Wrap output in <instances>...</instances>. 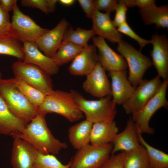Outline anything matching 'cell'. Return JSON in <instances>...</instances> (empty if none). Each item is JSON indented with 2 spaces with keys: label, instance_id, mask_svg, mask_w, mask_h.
<instances>
[{
  "label": "cell",
  "instance_id": "obj_6",
  "mask_svg": "<svg viewBox=\"0 0 168 168\" xmlns=\"http://www.w3.org/2000/svg\"><path fill=\"white\" fill-rule=\"evenodd\" d=\"M12 68L15 77L23 81L46 95L54 91L50 75L40 67L18 60L13 63Z\"/></svg>",
  "mask_w": 168,
  "mask_h": 168
},
{
  "label": "cell",
  "instance_id": "obj_43",
  "mask_svg": "<svg viewBox=\"0 0 168 168\" xmlns=\"http://www.w3.org/2000/svg\"><path fill=\"white\" fill-rule=\"evenodd\" d=\"M2 73L0 72V79L2 78Z\"/></svg>",
  "mask_w": 168,
  "mask_h": 168
},
{
  "label": "cell",
  "instance_id": "obj_37",
  "mask_svg": "<svg viewBox=\"0 0 168 168\" xmlns=\"http://www.w3.org/2000/svg\"><path fill=\"white\" fill-rule=\"evenodd\" d=\"M21 4L23 6L39 9L46 14L49 13L47 0H22Z\"/></svg>",
  "mask_w": 168,
  "mask_h": 168
},
{
  "label": "cell",
  "instance_id": "obj_44",
  "mask_svg": "<svg viewBox=\"0 0 168 168\" xmlns=\"http://www.w3.org/2000/svg\"><path fill=\"white\" fill-rule=\"evenodd\" d=\"M151 168V167H150V168Z\"/></svg>",
  "mask_w": 168,
  "mask_h": 168
},
{
  "label": "cell",
  "instance_id": "obj_29",
  "mask_svg": "<svg viewBox=\"0 0 168 168\" xmlns=\"http://www.w3.org/2000/svg\"><path fill=\"white\" fill-rule=\"evenodd\" d=\"M96 35L92 28L86 30L77 27L74 30L70 26L65 31L62 41L70 42L83 48L88 45L89 40Z\"/></svg>",
  "mask_w": 168,
  "mask_h": 168
},
{
  "label": "cell",
  "instance_id": "obj_10",
  "mask_svg": "<svg viewBox=\"0 0 168 168\" xmlns=\"http://www.w3.org/2000/svg\"><path fill=\"white\" fill-rule=\"evenodd\" d=\"M158 76L150 80L143 79L123 105L126 114H133L140 110L158 91L162 82Z\"/></svg>",
  "mask_w": 168,
  "mask_h": 168
},
{
  "label": "cell",
  "instance_id": "obj_40",
  "mask_svg": "<svg viewBox=\"0 0 168 168\" xmlns=\"http://www.w3.org/2000/svg\"><path fill=\"white\" fill-rule=\"evenodd\" d=\"M16 0H0V5L7 12L13 10L15 5L17 4Z\"/></svg>",
  "mask_w": 168,
  "mask_h": 168
},
{
  "label": "cell",
  "instance_id": "obj_12",
  "mask_svg": "<svg viewBox=\"0 0 168 168\" xmlns=\"http://www.w3.org/2000/svg\"><path fill=\"white\" fill-rule=\"evenodd\" d=\"M86 76L82 85V88L86 92L100 98L111 95V84L105 71L99 62Z\"/></svg>",
  "mask_w": 168,
  "mask_h": 168
},
{
  "label": "cell",
  "instance_id": "obj_35",
  "mask_svg": "<svg viewBox=\"0 0 168 168\" xmlns=\"http://www.w3.org/2000/svg\"><path fill=\"white\" fill-rule=\"evenodd\" d=\"M118 2L119 1L116 0H95L93 2L94 9L110 13L115 11Z\"/></svg>",
  "mask_w": 168,
  "mask_h": 168
},
{
  "label": "cell",
  "instance_id": "obj_22",
  "mask_svg": "<svg viewBox=\"0 0 168 168\" xmlns=\"http://www.w3.org/2000/svg\"><path fill=\"white\" fill-rule=\"evenodd\" d=\"M118 131V128L114 120L93 123L90 142L95 145H105L111 143Z\"/></svg>",
  "mask_w": 168,
  "mask_h": 168
},
{
  "label": "cell",
  "instance_id": "obj_17",
  "mask_svg": "<svg viewBox=\"0 0 168 168\" xmlns=\"http://www.w3.org/2000/svg\"><path fill=\"white\" fill-rule=\"evenodd\" d=\"M91 19L92 28L96 35L113 43H118L122 40V35L114 25L110 19V13H103L94 9Z\"/></svg>",
  "mask_w": 168,
  "mask_h": 168
},
{
  "label": "cell",
  "instance_id": "obj_11",
  "mask_svg": "<svg viewBox=\"0 0 168 168\" xmlns=\"http://www.w3.org/2000/svg\"><path fill=\"white\" fill-rule=\"evenodd\" d=\"M93 44L98 49V61L105 71L109 72L126 70L127 63L120 54L117 53L99 36L92 38Z\"/></svg>",
  "mask_w": 168,
  "mask_h": 168
},
{
  "label": "cell",
  "instance_id": "obj_36",
  "mask_svg": "<svg viewBox=\"0 0 168 168\" xmlns=\"http://www.w3.org/2000/svg\"><path fill=\"white\" fill-rule=\"evenodd\" d=\"M11 30V22L8 12L0 5V37L9 35Z\"/></svg>",
  "mask_w": 168,
  "mask_h": 168
},
{
  "label": "cell",
  "instance_id": "obj_4",
  "mask_svg": "<svg viewBox=\"0 0 168 168\" xmlns=\"http://www.w3.org/2000/svg\"><path fill=\"white\" fill-rule=\"evenodd\" d=\"M39 113L45 114L54 113L61 115L70 122L80 120L83 117L69 91L54 90L46 95L44 101L39 107Z\"/></svg>",
  "mask_w": 168,
  "mask_h": 168
},
{
  "label": "cell",
  "instance_id": "obj_13",
  "mask_svg": "<svg viewBox=\"0 0 168 168\" xmlns=\"http://www.w3.org/2000/svg\"><path fill=\"white\" fill-rule=\"evenodd\" d=\"M69 25L68 21L66 19H62L55 27L51 30H49L34 43L45 55L51 58L59 49L64 34Z\"/></svg>",
  "mask_w": 168,
  "mask_h": 168
},
{
  "label": "cell",
  "instance_id": "obj_2",
  "mask_svg": "<svg viewBox=\"0 0 168 168\" xmlns=\"http://www.w3.org/2000/svg\"><path fill=\"white\" fill-rule=\"evenodd\" d=\"M0 96L11 112L27 124L39 113V107L31 103L8 79H0Z\"/></svg>",
  "mask_w": 168,
  "mask_h": 168
},
{
  "label": "cell",
  "instance_id": "obj_16",
  "mask_svg": "<svg viewBox=\"0 0 168 168\" xmlns=\"http://www.w3.org/2000/svg\"><path fill=\"white\" fill-rule=\"evenodd\" d=\"M98 62L97 48L94 44H88L72 60L68 71L73 76H86L94 69Z\"/></svg>",
  "mask_w": 168,
  "mask_h": 168
},
{
  "label": "cell",
  "instance_id": "obj_38",
  "mask_svg": "<svg viewBox=\"0 0 168 168\" xmlns=\"http://www.w3.org/2000/svg\"><path fill=\"white\" fill-rule=\"evenodd\" d=\"M127 7L137 6L140 9L145 8L156 4L154 0H122Z\"/></svg>",
  "mask_w": 168,
  "mask_h": 168
},
{
  "label": "cell",
  "instance_id": "obj_24",
  "mask_svg": "<svg viewBox=\"0 0 168 168\" xmlns=\"http://www.w3.org/2000/svg\"><path fill=\"white\" fill-rule=\"evenodd\" d=\"M92 125L86 119L69 128L68 139L74 148L78 150L89 144Z\"/></svg>",
  "mask_w": 168,
  "mask_h": 168
},
{
  "label": "cell",
  "instance_id": "obj_7",
  "mask_svg": "<svg viewBox=\"0 0 168 168\" xmlns=\"http://www.w3.org/2000/svg\"><path fill=\"white\" fill-rule=\"evenodd\" d=\"M168 85V79L164 80L160 89L155 95L143 107L137 112L132 114L131 119L137 130L141 134H152L153 128L150 127V119L155 112L161 108H167L168 102L166 95Z\"/></svg>",
  "mask_w": 168,
  "mask_h": 168
},
{
  "label": "cell",
  "instance_id": "obj_32",
  "mask_svg": "<svg viewBox=\"0 0 168 168\" xmlns=\"http://www.w3.org/2000/svg\"><path fill=\"white\" fill-rule=\"evenodd\" d=\"M117 30L121 34L128 35L137 42L140 46L141 49L146 45L150 44V40L142 38L136 33L127 22L118 27Z\"/></svg>",
  "mask_w": 168,
  "mask_h": 168
},
{
  "label": "cell",
  "instance_id": "obj_15",
  "mask_svg": "<svg viewBox=\"0 0 168 168\" xmlns=\"http://www.w3.org/2000/svg\"><path fill=\"white\" fill-rule=\"evenodd\" d=\"M13 138L10 161L12 168H32L39 151L26 141Z\"/></svg>",
  "mask_w": 168,
  "mask_h": 168
},
{
  "label": "cell",
  "instance_id": "obj_3",
  "mask_svg": "<svg viewBox=\"0 0 168 168\" xmlns=\"http://www.w3.org/2000/svg\"><path fill=\"white\" fill-rule=\"evenodd\" d=\"M70 92L78 107L85 115L86 119L93 124L114 120L117 113L116 104L111 95L96 100H88L77 90Z\"/></svg>",
  "mask_w": 168,
  "mask_h": 168
},
{
  "label": "cell",
  "instance_id": "obj_41",
  "mask_svg": "<svg viewBox=\"0 0 168 168\" xmlns=\"http://www.w3.org/2000/svg\"><path fill=\"white\" fill-rule=\"evenodd\" d=\"M57 0H47V9L48 13H51L55 11Z\"/></svg>",
  "mask_w": 168,
  "mask_h": 168
},
{
  "label": "cell",
  "instance_id": "obj_34",
  "mask_svg": "<svg viewBox=\"0 0 168 168\" xmlns=\"http://www.w3.org/2000/svg\"><path fill=\"white\" fill-rule=\"evenodd\" d=\"M125 152L112 154L105 162L100 168H124Z\"/></svg>",
  "mask_w": 168,
  "mask_h": 168
},
{
  "label": "cell",
  "instance_id": "obj_23",
  "mask_svg": "<svg viewBox=\"0 0 168 168\" xmlns=\"http://www.w3.org/2000/svg\"><path fill=\"white\" fill-rule=\"evenodd\" d=\"M139 13L144 24H155L156 29L168 28V6H157L156 4L140 9Z\"/></svg>",
  "mask_w": 168,
  "mask_h": 168
},
{
  "label": "cell",
  "instance_id": "obj_28",
  "mask_svg": "<svg viewBox=\"0 0 168 168\" xmlns=\"http://www.w3.org/2000/svg\"><path fill=\"white\" fill-rule=\"evenodd\" d=\"M8 79L32 104L39 107L43 103L46 96L43 93L20 79Z\"/></svg>",
  "mask_w": 168,
  "mask_h": 168
},
{
  "label": "cell",
  "instance_id": "obj_42",
  "mask_svg": "<svg viewBox=\"0 0 168 168\" xmlns=\"http://www.w3.org/2000/svg\"><path fill=\"white\" fill-rule=\"evenodd\" d=\"M75 1L74 0H59L58 1L61 4L67 6H70L73 5Z\"/></svg>",
  "mask_w": 168,
  "mask_h": 168
},
{
  "label": "cell",
  "instance_id": "obj_33",
  "mask_svg": "<svg viewBox=\"0 0 168 168\" xmlns=\"http://www.w3.org/2000/svg\"><path fill=\"white\" fill-rule=\"evenodd\" d=\"M128 7L121 0H119L115 11V14L113 23L116 27L127 22L126 14Z\"/></svg>",
  "mask_w": 168,
  "mask_h": 168
},
{
  "label": "cell",
  "instance_id": "obj_26",
  "mask_svg": "<svg viewBox=\"0 0 168 168\" xmlns=\"http://www.w3.org/2000/svg\"><path fill=\"white\" fill-rule=\"evenodd\" d=\"M83 49L70 42L62 41L58 50L51 58L59 67L72 61Z\"/></svg>",
  "mask_w": 168,
  "mask_h": 168
},
{
  "label": "cell",
  "instance_id": "obj_25",
  "mask_svg": "<svg viewBox=\"0 0 168 168\" xmlns=\"http://www.w3.org/2000/svg\"><path fill=\"white\" fill-rule=\"evenodd\" d=\"M138 135L140 144L145 149L150 167L168 168V155L150 145L143 138L142 134L138 131Z\"/></svg>",
  "mask_w": 168,
  "mask_h": 168
},
{
  "label": "cell",
  "instance_id": "obj_31",
  "mask_svg": "<svg viewBox=\"0 0 168 168\" xmlns=\"http://www.w3.org/2000/svg\"><path fill=\"white\" fill-rule=\"evenodd\" d=\"M70 161L66 165L61 162L54 155L39 152L32 168H69Z\"/></svg>",
  "mask_w": 168,
  "mask_h": 168
},
{
  "label": "cell",
  "instance_id": "obj_9",
  "mask_svg": "<svg viewBox=\"0 0 168 168\" xmlns=\"http://www.w3.org/2000/svg\"><path fill=\"white\" fill-rule=\"evenodd\" d=\"M111 143L105 145L88 144L77 150L69 168H100L111 154Z\"/></svg>",
  "mask_w": 168,
  "mask_h": 168
},
{
  "label": "cell",
  "instance_id": "obj_18",
  "mask_svg": "<svg viewBox=\"0 0 168 168\" xmlns=\"http://www.w3.org/2000/svg\"><path fill=\"white\" fill-rule=\"evenodd\" d=\"M126 70L109 72L111 80V95L114 102L123 105L130 97L136 87L133 86L127 78Z\"/></svg>",
  "mask_w": 168,
  "mask_h": 168
},
{
  "label": "cell",
  "instance_id": "obj_27",
  "mask_svg": "<svg viewBox=\"0 0 168 168\" xmlns=\"http://www.w3.org/2000/svg\"><path fill=\"white\" fill-rule=\"evenodd\" d=\"M150 167L146 150L142 145L140 144L133 150L125 152L124 168Z\"/></svg>",
  "mask_w": 168,
  "mask_h": 168
},
{
  "label": "cell",
  "instance_id": "obj_19",
  "mask_svg": "<svg viewBox=\"0 0 168 168\" xmlns=\"http://www.w3.org/2000/svg\"><path fill=\"white\" fill-rule=\"evenodd\" d=\"M24 56L22 61L35 65L50 75H55L59 71V67L51 58L42 54L34 43H23Z\"/></svg>",
  "mask_w": 168,
  "mask_h": 168
},
{
  "label": "cell",
  "instance_id": "obj_39",
  "mask_svg": "<svg viewBox=\"0 0 168 168\" xmlns=\"http://www.w3.org/2000/svg\"><path fill=\"white\" fill-rule=\"evenodd\" d=\"M77 1L85 13L86 17L91 19L94 9L93 0H78Z\"/></svg>",
  "mask_w": 168,
  "mask_h": 168
},
{
  "label": "cell",
  "instance_id": "obj_5",
  "mask_svg": "<svg viewBox=\"0 0 168 168\" xmlns=\"http://www.w3.org/2000/svg\"><path fill=\"white\" fill-rule=\"evenodd\" d=\"M117 50L125 59L128 67V81L133 86L136 87L143 80L146 71L152 65V60L122 40L118 43Z\"/></svg>",
  "mask_w": 168,
  "mask_h": 168
},
{
  "label": "cell",
  "instance_id": "obj_20",
  "mask_svg": "<svg viewBox=\"0 0 168 168\" xmlns=\"http://www.w3.org/2000/svg\"><path fill=\"white\" fill-rule=\"evenodd\" d=\"M113 147L111 155L119 151L127 152L133 150L140 145L138 131L131 117L127 120L124 130L115 136L112 141Z\"/></svg>",
  "mask_w": 168,
  "mask_h": 168
},
{
  "label": "cell",
  "instance_id": "obj_21",
  "mask_svg": "<svg viewBox=\"0 0 168 168\" xmlns=\"http://www.w3.org/2000/svg\"><path fill=\"white\" fill-rule=\"evenodd\" d=\"M27 124L11 112L0 96V134L13 137L19 134Z\"/></svg>",
  "mask_w": 168,
  "mask_h": 168
},
{
  "label": "cell",
  "instance_id": "obj_1",
  "mask_svg": "<svg viewBox=\"0 0 168 168\" xmlns=\"http://www.w3.org/2000/svg\"><path fill=\"white\" fill-rule=\"evenodd\" d=\"M45 115L39 113L20 133L15 137L26 141L42 154H57L62 150L66 148L68 145L52 135L47 126Z\"/></svg>",
  "mask_w": 168,
  "mask_h": 168
},
{
  "label": "cell",
  "instance_id": "obj_8",
  "mask_svg": "<svg viewBox=\"0 0 168 168\" xmlns=\"http://www.w3.org/2000/svg\"><path fill=\"white\" fill-rule=\"evenodd\" d=\"M9 35L23 43H34L49 30L37 25L29 16L22 12L16 4L13 9Z\"/></svg>",
  "mask_w": 168,
  "mask_h": 168
},
{
  "label": "cell",
  "instance_id": "obj_14",
  "mask_svg": "<svg viewBox=\"0 0 168 168\" xmlns=\"http://www.w3.org/2000/svg\"><path fill=\"white\" fill-rule=\"evenodd\" d=\"M153 49L150 55L152 65L156 70L158 75L164 80L168 79V40L164 34L152 35L150 40Z\"/></svg>",
  "mask_w": 168,
  "mask_h": 168
},
{
  "label": "cell",
  "instance_id": "obj_30",
  "mask_svg": "<svg viewBox=\"0 0 168 168\" xmlns=\"http://www.w3.org/2000/svg\"><path fill=\"white\" fill-rule=\"evenodd\" d=\"M0 54L15 57L22 61L23 45L17 39L9 35L0 37Z\"/></svg>",
  "mask_w": 168,
  "mask_h": 168
}]
</instances>
